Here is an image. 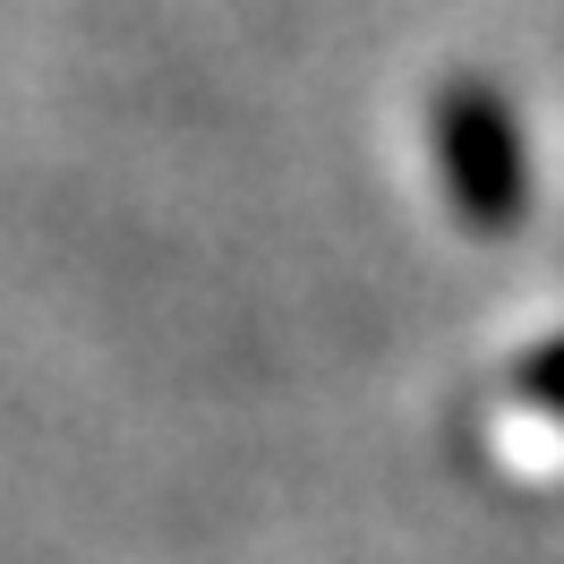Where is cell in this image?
Masks as SVG:
<instances>
[{
  "instance_id": "2",
  "label": "cell",
  "mask_w": 564,
  "mask_h": 564,
  "mask_svg": "<svg viewBox=\"0 0 564 564\" xmlns=\"http://www.w3.org/2000/svg\"><path fill=\"white\" fill-rule=\"evenodd\" d=\"M513 393H522V402H539L547 420H564V334H556V343H539V351L513 368Z\"/></svg>"
},
{
  "instance_id": "1",
  "label": "cell",
  "mask_w": 564,
  "mask_h": 564,
  "mask_svg": "<svg viewBox=\"0 0 564 564\" xmlns=\"http://www.w3.org/2000/svg\"><path fill=\"white\" fill-rule=\"evenodd\" d=\"M427 145H436V188L470 231L505 240L530 214V138L496 77H445L427 104Z\"/></svg>"
}]
</instances>
